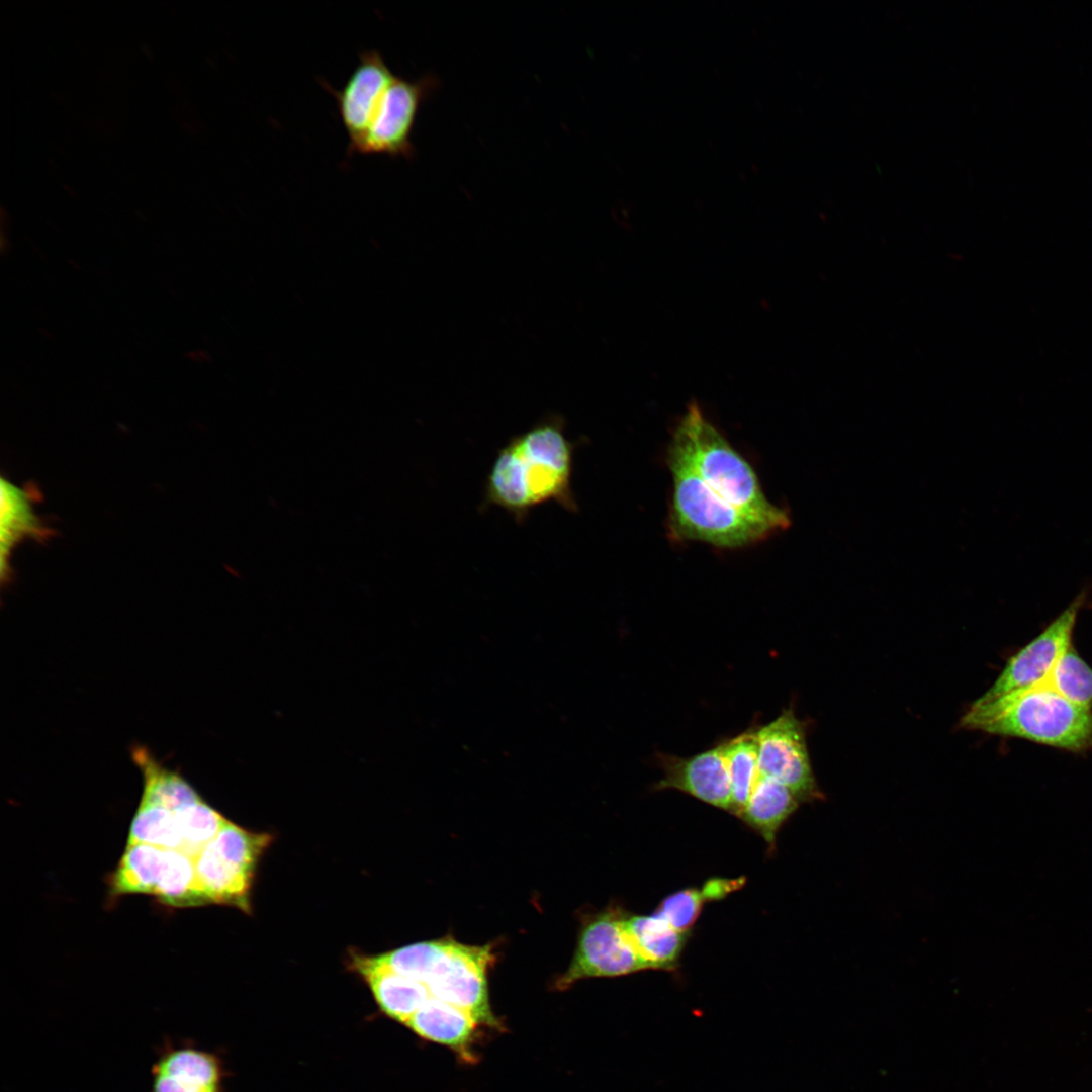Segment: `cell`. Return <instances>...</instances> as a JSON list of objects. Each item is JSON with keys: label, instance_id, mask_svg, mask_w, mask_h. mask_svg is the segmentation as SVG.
Segmentation results:
<instances>
[{"label": "cell", "instance_id": "cell-25", "mask_svg": "<svg viewBox=\"0 0 1092 1092\" xmlns=\"http://www.w3.org/2000/svg\"><path fill=\"white\" fill-rule=\"evenodd\" d=\"M1070 702L1092 710V667L1073 643L1064 651L1042 682Z\"/></svg>", "mask_w": 1092, "mask_h": 1092}, {"label": "cell", "instance_id": "cell-5", "mask_svg": "<svg viewBox=\"0 0 1092 1092\" xmlns=\"http://www.w3.org/2000/svg\"><path fill=\"white\" fill-rule=\"evenodd\" d=\"M672 436L682 444L700 477L722 499L777 532L790 527L789 511L765 496L754 469L697 402L689 403Z\"/></svg>", "mask_w": 1092, "mask_h": 1092}, {"label": "cell", "instance_id": "cell-19", "mask_svg": "<svg viewBox=\"0 0 1092 1092\" xmlns=\"http://www.w3.org/2000/svg\"><path fill=\"white\" fill-rule=\"evenodd\" d=\"M166 848L149 844H126L125 850L109 879L110 896L126 894L155 895L160 883Z\"/></svg>", "mask_w": 1092, "mask_h": 1092}, {"label": "cell", "instance_id": "cell-27", "mask_svg": "<svg viewBox=\"0 0 1092 1092\" xmlns=\"http://www.w3.org/2000/svg\"><path fill=\"white\" fill-rule=\"evenodd\" d=\"M272 840L269 833L251 832L228 821L210 843L219 854L254 873Z\"/></svg>", "mask_w": 1092, "mask_h": 1092}, {"label": "cell", "instance_id": "cell-20", "mask_svg": "<svg viewBox=\"0 0 1092 1092\" xmlns=\"http://www.w3.org/2000/svg\"><path fill=\"white\" fill-rule=\"evenodd\" d=\"M131 752L143 775L142 803L177 810L202 799L182 776L163 766L146 748L136 746Z\"/></svg>", "mask_w": 1092, "mask_h": 1092}, {"label": "cell", "instance_id": "cell-6", "mask_svg": "<svg viewBox=\"0 0 1092 1092\" xmlns=\"http://www.w3.org/2000/svg\"><path fill=\"white\" fill-rule=\"evenodd\" d=\"M626 915L622 908L611 907L590 916L581 928L569 968L556 982L558 989L581 979L648 970L626 930Z\"/></svg>", "mask_w": 1092, "mask_h": 1092}, {"label": "cell", "instance_id": "cell-24", "mask_svg": "<svg viewBox=\"0 0 1092 1092\" xmlns=\"http://www.w3.org/2000/svg\"><path fill=\"white\" fill-rule=\"evenodd\" d=\"M138 843L181 850L182 836L175 812L141 802L131 821L127 839V844Z\"/></svg>", "mask_w": 1092, "mask_h": 1092}, {"label": "cell", "instance_id": "cell-23", "mask_svg": "<svg viewBox=\"0 0 1092 1092\" xmlns=\"http://www.w3.org/2000/svg\"><path fill=\"white\" fill-rule=\"evenodd\" d=\"M169 907L207 904L198 885L195 860L177 849H167L163 874L154 895Z\"/></svg>", "mask_w": 1092, "mask_h": 1092}, {"label": "cell", "instance_id": "cell-21", "mask_svg": "<svg viewBox=\"0 0 1092 1092\" xmlns=\"http://www.w3.org/2000/svg\"><path fill=\"white\" fill-rule=\"evenodd\" d=\"M745 881V877L711 878L701 888H686L669 894L662 899L654 912L674 929L690 932L706 903L726 898L741 889Z\"/></svg>", "mask_w": 1092, "mask_h": 1092}, {"label": "cell", "instance_id": "cell-10", "mask_svg": "<svg viewBox=\"0 0 1092 1092\" xmlns=\"http://www.w3.org/2000/svg\"><path fill=\"white\" fill-rule=\"evenodd\" d=\"M150 1076L148 1092H225L228 1072L217 1052L165 1036L155 1049Z\"/></svg>", "mask_w": 1092, "mask_h": 1092}, {"label": "cell", "instance_id": "cell-12", "mask_svg": "<svg viewBox=\"0 0 1092 1092\" xmlns=\"http://www.w3.org/2000/svg\"><path fill=\"white\" fill-rule=\"evenodd\" d=\"M663 777L656 791L673 789L731 813L732 793L724 755V740L689 757L658 754Z\"/></svg>", "mask_w": 1092, "mask_h": 1092}, {"label": "cell", "instance_id": "cell-26", "mask_svg": "<svg viewBox=\"0 0 1092 1092\" xmlns=\"http://www.w3.org/2000/svg\"><path fill=\"white\" fill-rule=\"evenodd\" d=\"M173 811L182 836L181 851L194 859L229 821L202 799Z\"/></svg>", "mask_w": 1092, "mask_h": 1092}, {"label": "cell", "instance_id": "cell-15", "mask_svg": "<svg viewBox=\"0 0 1092 1092\" xmlns=\"http://www.w3.org/2000/svg\"><path fill=\"white\" fill-rule=\"evenodd\" d=\"M477 1024L466 1010L431 996L405 1026L420 1037L446 1045L463 1060L473 1062L471 1046Z\"/></svg>", "mask_w": 1092, "mask_h": 1092}, {"label": "cell", "instance_id": "cell-16", "mask_svg": "<svg viewBox=\"0 0 1092 1092\" xmlns=\"http://www.w3.org/2000/svg\"><path fill=\"white\" fill-rule=\"evenodd\" d=\"M194 860L198 885L207 904L232 905L250 912L253 872L219 854L211 843Z\"/></svg>", "mask_w": 1092, "mask_h": 1092}, {"label": "cell", "instance_id": "cell-1", "mask_svg": "<svg viewBox=\"0 0 1092 1092\" xmlns=\"http://www.w3.org/2000/svg\"><path fill=\"white\" fill-rule=\"evenodd\" d=\"M574 442L564 419L548 415L497 451L485 480V503L523 522L535 508L555 503L578 510L572 490Z\"/></svg>", "mask_w": 1092, "mask_h": 1092}, {"label": "cell", "instance_id": "cell-2", "mask_svg": "<svg viewBox=\"0 0 1092 1092\" xmlns=\"http://www.w3.org/2000/svg\"><path fill=\"white\" fill-rule=\"evenodd\" d=\"M965 729L1025 739L1073 753L1092 749V710L1078 706L1044 684L984 704H972Z\"/></svg>", "mask_w": 1092, "mask_h": 1092}, {"label": "cell", "instance_id": "cell-13", "mask_svg": "<svg viewBox=\"0 0 1092 1092\" xmlns=\"http://www.w3.org/2000/svg\"><path fill=\"white\" fill-rule=\"evenodd\" d=\"M350 967L365 981L380 1011L403 1025L431 997L424 983L393 971L375 956L353 953Z\"/></svg>", "mask_w": 1092, "mask_h": 1092}, {"label": "cell", "instance_id": "cell-18", "mask_svg": "<svg viewBox=\"0 0 1092 1092\" xmlns=\"http://www.w3.org/2000/svg\"><path fill=\"white\" fill-rule=\"evenodd\" d=\"M799 805L798 799L786 786L759 775L738 818L758 833L766 842L769 851H774L780 829Z\"/></svg>", "mask_w": 1092, "mask_h": 1092}, {"label": "cell", "instance_id": "cell-17", "mask_svg": "<svg viewBox=\"0 0 1092 1092\" xmlns=\"http://www.w3.org/2000/svg\"><path fill=\"white\" fill-rule=\"evenodd\" d=\"M626 930L648 970L673 971L690 937L674 929L660 915L627 913Z\"/></svg>", "mask_w": 1092, "mask_h": 1092}, {"label": "cell", "instance_id": "cell-3", "mask_svg": "<svg viewBox=\"0 0 1092 1092\" xmlns=\"http://www.w3.org/2000/svg\"><path fill=\"white\" fill-rule=\"evenodd\" d=\"M377 960L424 983L432 997L466 1010L478 1024L500 1027L488 1000L486 973L494 960L491 946L466 945L443 938L377 954Z\"/></svg>", "mask_w": 1092, "mask_h": 1092}, {"label": "cell", "instance_id": "cell-8", "mask_svg": "<svg viewBox=\"0 0 1092 1092\" xmlns=\"http://www.w3.org/2000/svg\"><path fill=\"white\" fill-rule=\"evenodd\" d=\"M1085 602L1086 593L1082 592L1036 637L1007 660L993 685L974 704H984L1042 684L1073 643V631Z\"/></svg>", "mask_w": 1092, "mask_h": 1092}, {"label": "cell", "instance_id": "cell-22", "mask_svg": "<svg viewBox=\"0 0 1092 1092\" xmlns=\"http://www.w3.org/2000/svg\"><path fill=\"white\" fill-rule=\"evenodd\" d=\"M724 755L732 793L731 814L738 817L760 775L755 727L724 740Z\"/></svg>", "mask_w": 1092, "mask_h": 1092}, {"label": "cell", "instance_id": "cell-7", "mask_svg": "<svg viewBox=\"0 0 1092 1092\" xmlns=\"http://www.w3.org/2000/svg\"><path fill=\"white\" fill-rule=\"evenodd\" d=\"M760 775L786 786L800 803L824 799L809 756L804 723L788 708L755 728Z\"/></svg>", "mask_w": 1092, "mask_h": 1092}, {"label": "cell", "instance_id": "cell-14", "mask_svg": "<svg viewBox=\"0 0 1092 1092\" xmlns=\"http://www.w3.org/2000/svg\"><path fill=\"white\" fill-rule=\"evenodd\" d=\"M40 500L35 485L18 486L1 478V579L9 581L12 576L10 558L15 547L26 539L47 541L52 530L35 513L34 506Z\"/></svg>", "mask_w": 1092, "mask_h": 1092}, {"label": "cell", "instance_id": "cell-4", "mask_svg": "<svg viewBox=\"0 0 1092 1092\" xmlns=\"http://www.w3.org/2000/svg\"><path fill=\"white\" fill-rule=\"evenodd\" d=\"M672 477L667 533L672 541H698L738 548L777 531L722 499L700 477L678 439L672 436L666 458Z\"/></svg>", "mask_w": 1092, "mask_h": 1092}, {"label": "cell", "instance_id": "cell-9", "mask_svg": "<svg viewBox=\"0 0 1092 1092\" xmlns=\"http://www.w3.org/2000/svg\"><path fill=\"white\" fill-rule=\"evenodd\" d=\"M437 84L438 80L433 75H425L417 80L396 76L387 87L368 130L351 156L412 158L414 147L411 138L418 112L436 90Z\"/></svg>", "mask_w": 1092, "mask_h": 1092}, {"label": "cell", "instance_id": "cell-11", "mask_svg": "<svg viewBox=\"0 0 1092 1092\" xmlns=\"http://www.w3.org/2000/svg\"><path fill=\"white\" fill-rule=\"evenodd\" d=\"M396 76L378 50L359 53V60L344 86L338 90L322 80L321 85L336 100L348 136L347 157L368 130L381 99Z\"/></svg>", "mask_w": 1092, "mask_h": 1092}]
</instances>
